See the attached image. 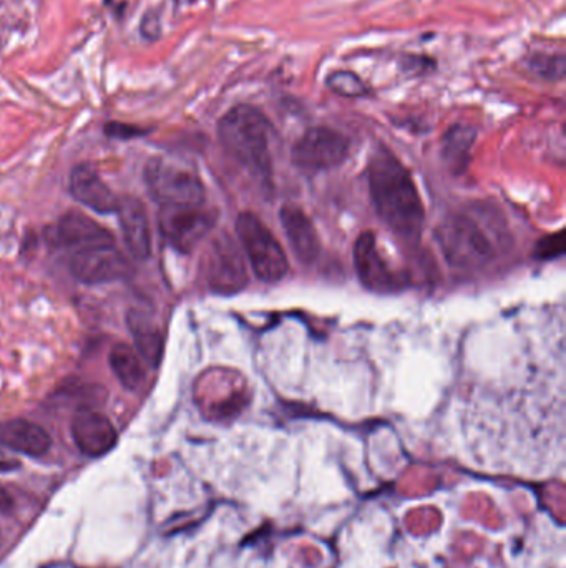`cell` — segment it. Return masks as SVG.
Returning a JSON list of instances; mask_svg holds the SVG:
<instances>
[{"label": "cell", "mask_w": 566, "mask_h": 568, "mask_svg": "<svg viewBox=\"0 0 566 568\" xmlns=\"http://www.w3.org/2000/svg\"><path fill=\"white\" fill-rule=\"evenodd\" d=\"M477 132L470 125H452L442 138V158L454 173L464 172L470 162V150L474 147Z\"/></svg>", "instance_id": "obj_17"}, {"label": "cell", "mask_w": 566, "mask_h": 568, "mask_svg": "<svg viewBox=\"0 0 566 568\" xmlns=\"http://www.w3.org/2000/svg\"><path fill=\"white\" fill-rule=\"evenodd\" d=\"M110 368L117 376L118 381L130 391H137L145 381V369H143L137 349L128 346L127 343H118L113 346L108 356Z\"/></svg>", "instance_id": "obj_19"}, {"label": "cell", "mask_w": 566, "mask_h": 568, "mask_svg": "<svg viewBox=\"0 0 566 568\" xmlns=\"http://www.w3.org/2000/svg\"><path fill=\"white\" fill-rule=\"evenodd\" d=\"M372 203L382 223L402 240L415 243L425 225V208L414 178L401 160L379 150L367 167Z\"/></svg>", "instance_id": "obj_1"}, {"label": "cell", "mask_w": 566, "mask_h": 568, "mask_svg": "<svg viewBox=\"0 0 566 568\" xmlns=\"http://www.w3.org/2000/svg\"><path fill=\"white\" fill-rule=\"evenodd\" d=\"M70 193L79 203L102 215L115 213L120 200L88 165H77L70 173Z\"/></svg>", "instance_id": "obj_15"}, {"label": "cell", "mask_w": 566, "mask_h": 568, "mask_svg": "<svg viewBox=\"0 0 566 568\" xmlns=\"http://www.w3.org/2000/svg\"><path fill=\"white\" fill-rule=\"evenodd\" d=\"M128 328L135 339L137 353L147 361L152 368H157L163 356V338L160 329L140 313H130Z\"/></svg>", "instance_id": "obj_18"}, {"label": "cell", "mask_w": 566, "mask_h": 568, "mask_svg": "<svg viewBox=\"0 0 566 568\" xmlns=\"http://www.w3.org/2000/svg\"><path fill=\"white\" fill-rule=\"evenodd\" d=\"M203 268L211 291L221 296L240 293L248 284V268L243 251L226 233L211 241Z\"/></svg>", "instance_id": "obj_7"}, {"label": "cell", "mask_w": 566, "mask_h": 568, "mask_svg": "<svg viewBox=\"0 0 566 568\" xmlns=\"http://www.w3.org/2000/svg\"><path fill=\"white\" fill-rule=\"evenodd\" d=\"M196 0H175L176 7H190L195 4Z\"/></svg>", "instance_id": "obj_27"}, {"label": "cell", "mask_w": 566, "mask_h": 568, "mask_svg": "<svg viewBox=\"0 0 566 568\" xmlns=\"http://www.w3.org/2000/svg\"><path fill=\"white\" fill-rule=\"evenodd\" d=\"M326 87L334 94L346 98L366 97L369 94L366 82L351 70H337L327 75Z\"/></svg>", "instance_id": "obj_21"}, {"label": "cell", "mask_w": 566, "mask_h": 568, "mask_svg": "<svg viewBox=\"0 0 566 568\" xmlns=\"http://www.w3.org/2000/svg\"><path fill=\"white\" fill-rule=\"evenodd\" d=\"M435 240L455 270H482L500 255V221L480 208L454 211L440 221Z\"/></svg>", "instance_id": "obj_2"}, {"label": "cell", "mask_w": 566, "mask_h": 568, "mask_svg": "<svg viewBox=\"0 0 566 568\" xmlns=\"http://www.w3.org/2000/svg\"><path fill=\"white\" fill-rule=\"evenodd\" d=\"M279 216L294 256L304 265L318 260L321 241L311 218L296 205H284Z\"/></svg>", "instance_id": "obj_14"}, {"label": "cell", "mask_w": 566, "mask_h": 568, "mask_svg": "<svg viewBox=\"0 0 566 568\" xmlns=\"http://www.w3.org/2000/svg\"><path fill=\"white\" fill-rule=\"evenodd\" d=\"M158 223L168 245L190 253L213 230L216 215L205 205L162 206Z\"/></svg>", "instance_id": "obj_8"}, {"label": "cell", "mask_w": 566, "mask_h": 568, "mask_svg": "<svg viewBox=\"0 0 566 568\" xmlns=\"http://www.w3.org/2000/svg\"><path fill=\"white\" fill-rule=\"evenodd\" d=\"M0 446L24 456L42 457L52 447V437L44 427L27 419L0 422Z\"/></svg>", "instance_id": "obj_16"}, {"label": "cell", "mask_w": 566, "mask_h": 568, "mask_svg": "<svg viewBox=\"0 0 566 568\" xmlns=\"http://www.w3.org/2000/svg\"><path fill=\"white\" fill-rule=\"evenodd\" d=\"M145 180L153 200L162 206L205 205V187L188 165L153 158L145 168Z\"/></svg>", "instance_id": "obj_5"}, {"label": "cell", "mask_w": 566, "mask_h": 568, "mask_svg": "<svg viewBox=\"0 0 566 568\" xmlns=\"http://www.w3.org/2000/svg\"><path fill=\"white\" fill-rule=\"evenodd\" d=\"M354 266L357 278L372 293L392 294L402 288L404 281L387 265L386 258L377 248V238L372 231H364L354 245Z\"/></svg>", "instance_id": "obj_10"}, {"label": "cell", "mask_w": 566, "mask_h": 568, "mask_svg": "<svg viewBox=\"0 0 566 568\" xmlns=\"http://www.w3.org/2000/svg\"><path fill=\"white\" fill-rule=\"evenodd\" d=\"M563 253H565V233L560 231L557 235H548L538 241L533 255L537 260H553Z\"/></svg>", "instance_id": "obj_22"}, {"label": "cell", "mask_w": 566, "mask_h": 568, "mask_svg": "<svg viewBox=\"0 0 566 568\" xmlns=\"http://www.w3.org/2000/svg\"><path fill=\"white\" fill-rule=\"evenodd\" d=\"M117 213L128 251L135 260H148L152 255V235L142 201L135 196H123L118 200Z\"/></svg>", "instance_id": "obj_13"}, {"label": "cell", "mask_w": 566, "mask_h": 568, "mask_svg": "<svg viewBox=\"0 0 566 568\" xmlns=\"http://www.w3.org/2000/svg\"><path fill=\"white\" fill-rule=\"evenodd\" d=\"M75 446L88 457H102L117 446L118 432L102 412L80 409L70 422Z\"/></svg>", "instance_id": "obj_11"}, {"label": "cell", "mask_w": 566, "mask_h": 568, "mask_svg": "<svg viewBox=\"0 0 566 568\" xmlns=\"http://www.w3.org/2000/svg\"><path fill=\"white\" fill-rule=\"evenodd\" d=\"M162 19L157 10L150 9L145 12L140 22V34L148 42H157L162 37Z\"/></svg>", "instance_id": "obj_23"}, {"label": "cell", "mask_w": 566, "mask_h": 568, "mask_svg": "<svg viewBox=\"0 0 566 568\" xmlns=\"http://www.w3.org/2000/svg\"><path fill=\"white\" fill-rule=\"evenodd\" d=\"M19 467V459H15L14 456H10L9 452L5 451V447L0 446V474L17 471Z\"/></svg>", "instance_id": "obj_26"}, {"label": "cell", "mask_w": 566, "mask_h": 568, "mask_svg": "<svg viewBox=\"0 0 566 568\" xmlns=\"http://www.w3.org/2000/svg\"><path fill=\"white\" fill-rule=\"evenodd\" d=\"M236 235L251 270L264 283H278L288 275V256L268 226L253 211H243L236 220Z\"/></svg>", "instance_id": "obj_4"}, {"label": "cell", "mask_w": 566, "mask_h": 568, "mask_svg": "<svg viewBox=\"0 0 566 568\" xmlns=\"http://www.w3.org/2000/svg\"><path fill=\"white\" fill-rule=\"evenodd\" d=\"M401 70L407 75H424L435 70V60L424 55H405L401 60Z\"/></svg>", "instance_id": "obj_24"}, {"label": "cell", "mask_w": 566, "mask_h": 568, "mask_svg": "<svg viewBox=\"0 0 566 568\" xmlns=\"http://www.w3.org/2000/svg\"><path fill=\"white\" fill-rule=\"evenodd\" d=\"M107 137L118 138V140H130V138L143 137L147 135V128H140L137 125L128 123L110 122L105 125Z\"/></svg>", "instance_id": "obj_25"}, {"label": "cell", "mask_w": 566, "mask_h": 568, "mask_svg": "<svg viewBox=\"0 0 566 568\" xmlns=\"http://www.w3.org/2000/svg\"><path fill=\"white\" fill-rule=\"evenodd\" d=\"M70 270L85 284L112 283L132 275V265L115 246H95L77 251L70 261Z\"/></svg>", "instance_id": "obj_9"}, {"label": "cell", "mask_w": 566, "mask_h": 568, "mask_svg": "<svg viewBox=\"0 0 566 568\" xmlns=\"http://www.w3.org/2000/svg\"><path fill=\"white\" fill-rule=\"evenodd\" d=\"M273 135V123L259 108L248 103L230 108L218 122L221 147L246 172L264 182H269L273 175Z\"/></svg>", "instance_id": "obj_3"}, {"label": "cell", "mask_w": 566, "mask_h": 568, "mask_svg": "<svg viewBox=\"0 0 566 568\" xmlns=\"http://www.w3.org/2000/svg\"><path fill=\"white\" fill-rule=\"evenodd\" d=\"M55 241L64 248L77 251L95 248V246H110L115 243L112 233L103 228L100 223L83 215L80 211H70L62 216L55 228Z\"/></svg>", "instance_id": "obj_12"}, {"label": "cell", "mask_w": 566, "mask_h": 568, "mask_svg": "<svg viewBox=\"0 0 566 568\" xmlns=\"http://www.w3.org/2000/svg\"><path fill=\"white\" fill-rule=\"evenodd\" d=\"M566 59L563 54H537L530 55L527 59V70L538 79L548 82H558L565 77Z\"/></svg>", "instance_id": "obj_20"}, {"label": "cell", "mask_w": 566, "mask_h": 568, "mask_svg": "<svg viewBox=\"0 0 566 568\" xmlns=\"http://www.w3.org/2000/svg\"><path fill=\"white\" fill-rule=\"evenodd\" d=\"M351 142L334 128L313 127L298 138L291 150L294 165L306 173L327 172L346 162Z\"/></svg>", "instance_id": "obj_6"}]
</instances>
